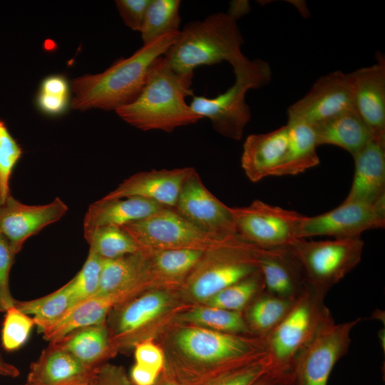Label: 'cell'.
<instances>
[{"mask_svg": "<svg viewBox=\"0 0 385 385\" xmlns=\"http://www.w3.org/2000/svg\"><path fill=\"white\" fill-rule=\"evenodd\" d=\"M237 236L262 249L286 248L299 238L305 217L296 211L256 200L250 205L232 207Z\"/></svg>", "mask_w": 385, "mask_h": 385, "instance_id": "obj_9", "label": "cell"}, {"mask_svg": "<svg viewBox=\"0 0 385 385\" xmlns=\"http://www.w3.org/2000/svg\"><path fill=\"white\" fill-rule=\"evenodd\" d=\"M318 146L339 147L351 155L364 148L374 135L357 111L353 108L312 125Z\"/></svg>", "mask_w": 385, "mask_h": 385, "instance_id": "obj_24", "label": "cell"}, {"mask_svg": "<svg viewBox=\"0 0 385 385\" xmlns=\"http://www.w3.org/2000/svg\"><path fill=\"white\" fill-rule=\"evenodd\" d=\"M100 257L88 251L80 271L68 282L75 306L94 296L98 292L102 267Z\"/></svg>", "mask_w": 385, "mask_h": 385, "instance_id": "obj_36", "label": "cell"}, {"mask_svg": "<svg viewBox=\"0 0 385 385\" xmlns=\"http://www.w3.org/2000/svg\"><path fill=\"white\" fill-rule=\"evenodd\" d=\"M249 9V4L247 1H235L230 4V8L227 13L237 20L238 18L247 13Z\"/></svg>", "mask_w": 385, "mask_h": 385, "instance_id": "obj_45", "label": "cell"}, {"mask_svg": "<svg viewBox=\"0 0 385 385\" xmlns=\"http://www.w3.org/2000/svg\"><path fill=\"white\" fill-rule=\"evenodd\" d=\"M192 77L193 73L174 71L163 56L150 68L138 96L115 113L125 122L142 130L170 133L176 128L195 123L202 118L185 102L187 96L193 95Z\"/></svg>", "mask_w": 385, "mask_h": 385, "instance_id": "obj_2", "label": "cell"}, {"mask_svg": "<svg viewBox=\"0 0 385 385\" xmlns=\"http://www.w3.org/2000/svg\"><path fill=\"white\" fill-rule=\"evenodd\" d=\"M250 385H294L292 369L281 371L270 368Z\"/></svg>", "mask_w": 385, "mask_h": 385, "instance_id": "obj_43", "label": "cell"}, {"mask_svg": "<svg viewBox=\"0 0 385 385\" xmlns=\"http://www.w3.org/2000/svg\"><path fill=\"white\" fill-rule=\"evenodd\" d=\"M75 357L90 369H95L115 351L106 323L81 327L49 342Z\"/></svg>", "mask_w": 385, "mask_h": 385, "instance_id": "obj_25", "label": "cell"}, {"mask_svg": "<svg viewBox=\"0 0 385 385\" xmlns=\"http://www.w3.org/2000/svg\"><path fill=\"white\" fill-rule=\"evenodd\" d=\"M360 321L324 324L293 361L294 385H327L334 366L348 352L351 329Z\"/></svg>", "mask_w": 385, "mask_h": 385, "instance_id": "obj_10", "label": "cell"}, {"mask_svg": "<svg viewBox=\"0 0 385 385\" xmlns=\"http://www.w3.org/2000/svg\"><path fill=\"white\" fill-rule=\"evenodd\" d=\"M180 31L144 44L128 58L116 61L104 71L75 78L71 82V108L116 111L140 94L155 62L174 43Z\"/></svg>", "mask_w": 385, "mask_h": 385, "instance_id": "obj_1", "label": "cell"}, {"mask_svg": "<svg viewBox=\"0 0 385 385\" xmlns=\"http://www.w3.org/2000/svg\"><path fill=\"white\" fill-rule=\"evenodd\" d=\"M135 364L159 374L165 369V356L163 351L151 342H140L135 344Z\"/></svg>", "mask_w": 385, "mask_h": 385, "instance_id": "obj_41", "label": "cell"}, {"mask_svg": "<svg viewBox=\"0 0 385 385\" xmlns=\"http://www.w3.org/2000/svg\"><path fill=\"white\" fill-rule=\"evenodd\" d=\"M287 124L265 133L251 134L243 144L241 166L253 183L272 176L285 153L288 143Z\"/></svg>", "mask_w": 385, "mask_h": 385, "instance_id": "obj_20", "label": "cell"}, {"mask_svg": "<svg viewBox=\"0 0 385 385\" xmlns=\"http://www.w3.org/2000/svg\"><path fill=\"white\" fill-rule=\"evenodd\" d=\"M177 319L220 332L254 336L242 313L215 307H197L181 314Z\"/></svg>", "mask_w": 385, "mask_h": 385, "instance_id": "obj_29", "label": "cell"}, {"mask_svg": "<svg viewBox=\"0 0 385 385\" xmlns=\"http://www.w3.org/2000/svg\"><path fill=\"white\" fill-rule=\"evenodd\" d=\"M154 385H183L173 377L168 371L161 373Z\"/></svg>", "mask_w": 385, "mask_h": 385, "instance_id": "obj_47", "label": "cell"}, {"mask_svg": "<svg viewBox=\"0 0 385 385\" xmlns=\"http://www.w3.org/2000/svg\"><path fill=\"white\" fill-rule=\"evenodd\" d=\"M160 374L135 363L129 378L133 385H154Z\"/></svg>", "mask_w": 385, "mask_h": 385, "instance_id": "obj_44", "label": "cell"}, {"mask_svg": "<svg viewBox=\"0 0 385 385\" xmlns=\"http://www.w3.org/2000/svg\"><path fill=\"white\" fill-rule=\"evenodd\" d=\"M361 237L308 241L299 239L288 247L299 262L308 285L326 296L360 262Z\"/></svg>", "mask_w": 385, "mask_h": 385, "instance_id": "obj_7", "label": "cell"}, {"mask_svg": "<svg viewBox=\"0 0 385 385\" xmlns=\"http://www.w3.org/2000/svg\"><path fill=\"white\" fill-rule=\"evenodd\" d=\"M324 298L308 285L282 322L265 337L271 369H292L302 349L324 324L333 320Z\"/></svg>", "mask_w": 385, "mask_h": 385, "instance_id": "obj_6", "label": "cell"}, {"mask_svg": "<svg viewBox=\"0 0 385 385\" xmlns=\"http://www.w3.org/2000/svg\"><path fill=\"white\" fill-rule=\"evenodd\" d=\"M352 157L354 176L344 201L374 204L385 197V137H374Z\"/></svg>", "mask_w": 385, "mask_h": 385, "instance_id": "obj_18", "label": "cell"}, {"mask_svg": "<svg viewBox=\"0 0 385 385\" xmlns=\"http://www.w3.org/2000/svg\"><path fill=\"white\" fill-rule=\"evenodd\" d=\"M287 124L289 135L286 151L272 176L296 175L320 163L312 126L302 123Z\"/></svg>", "mask_w": 385, "mask_h": 385, "instance_id": "obj_26", "label": "cell"}, {"mask_svg": "<svg viewBox=\"0 0 385 385\" xmlns=\"http://www.w3.org/2000/svg\"><path fill=\"white\" fill-rule=\"evenodd\" d=\"M233 71L235 81L225 92L212 98L193 96L189 106L202 118H208L220 134L240 140L251 119L246 94L250 89L268 84L272 72L269 63L261 59H249L245 66Z\"/></svg>", "mask_w": 385, "mask_h": 385, "instance_id": "obj_4", "label": "cell"}, {"mask_svg": "<svg viewBox=\"0 0 385 385\" xmlns=\"http://www.w3.org/2000/svg\"><path fill=\"white\" fill-rule=\"evenodd\" d=\"M204 252L203 250L195 249H173L145 252L151 282L182 280L192 271Z\"/></svg>", "mask_w": 385, "mask_h": 385, "instance_id": "obj_27", "label": "cell"}, {"mask_svg": "<svg viewBox=\"0 0 385 385\" xmlns=\"http://www.w3.org/2000/svg\"><path fill=\"white\" fill-rule=\"evenodd\" d=\"M355 110L374 137H385V58L378 53L376 62L348 73Z\"/></svg>", "mask_w": 385, "mask_h": 385, "instance_id": "obj_16", "label": "cell"}, {"mask_svg": "<svg viewBox=\"0 0 385 385\" xmlns=\"http://www.w3.org/2000/svg\"><path fill=\"white\" fill-rule=\"evenodd\" d=\"M296 300L283 299L264 290L242 312L251 333L265 339L284 318Z\"/></svg>", "mask_w": 385, "mask_h": 385, "instance_id": "obj_28", "label": "cell"}, {"mask_svg": "<svg viewBox=\"0 0 385 385\" xmlns=\"http://www.w3.org/2000/svg\"><path fill=\"white\" fill-rule=\"evenodd\" d=\"M75 306L68 282L54 292L40 298L17 300L15 307L32 315L35 324L55 321Z\"/></svg>", "mask_w": 385, "mask_h": 385, "instance_id": "obj_32", "label": "cell"}, {"mask_svg": "<svg viewBox=\"0 0 385 385\" xmlns=\"http://www.w3.org/2000/svg\"><path fill=\"white\" fill-rule=\"evenodd\" d=\"M265 284L260 270L225 288L205 302L206 305L242 314L263 291Z\"/></svg>", "mask_w": 385, "mask_h": 385, "instance_id": "obj_34", "label": "cell"}, {"mask_svg": "<svg viewBox=\"0 0 385 385\" xmlns=\"http://www.w3.org/2000/svg\"><path fill=\"white\" fill-rule=\"evenodd\" d=\"M265 249L238 237L205 251L188 280L191 296L205 302L225 288L259 270V259Z\"/></svg>", "mask_w": 385, "mask_h": 385, "instance_id": "obj_5", "label": "cell"}, {"mask_svg": "<svg viewBox=\"0 0 385 385\" xmlns=\"http://www.w3.org/2000/svg\"><path fill=\"white\" fill-rule=\"evenodd\" d=\"M150 0H117L115 5L124 24L140 31Z\"/></svg>", "mask_w": 385, "mask_h": 385, "instance_id": "obj_40", "label": "cell"}, {"mask_svg": "<svg viewBox=\"0 0 385 385\" xmlns=\"http://www.w3.org/2000/svg\"><path fill=\"white\" fill-rule=\"evenodd\" d=\"M71 83L61 73L51 74L41 81L35 97L39 112L49 117L63 115L71 107Z\"/></svg>", "mask_w": 385, "mask_h": 385, "instance_id": "obj_33", "label": "cell"}, {"mask_svg": "<svg viewBox=\"0 0 385 385\" xmlns=\"http://www.w3.org/2000/svg\"><path fill=\"white\" fill-rule=\"evenodd\" d=\"M83 235L89 251L103 260L140 252L135 241L122 227H100L83 232Z\"/></svg>", "mask_w": 385, "mask_h": 385, "instance_id": "obj_30", "label": "cell"}, {"mask_svg": "<svg viewBox=\"0 0 385 385\" xmlns=\"http://www.w3.org/2000/svg\"><path fill=\"white\" fill-rule=\"evenodd\" d=\"M385 225V197L374 204L343 201L327 212L304 217L299 238L331 236L334 239L361 237L366 230Z\"/></svg>", "mask_w": 385, "mask_h": 385, "instance_id": "obj_11", "label": "cell"}, {"mask_svg": "<svg viewBox=\"0 0 385 385\" xmlns=\"http://www.w3.org/2000/svg\"><path fill=\"white\" fill-rule=\"evenodd\" d=\"M25 385H28V384H25Z\"/></svg>", "mask_w": 385, "mask_h": 385, "instance_id": "obj_49", "label": "cell"}, {"mask_svg": "<svg viewBox=\"0 0 385 385\" xmlns=\"http://www.w3.org/2000/svg\"><path fill=\"white\" fill-rule=\"evenodd\" d=\"M194 170L193 168L185 167L140 172L124 180L103 197H138L175 208L184 183Z\"/></svg>", "mask_w": 385, "mask_h": 385, "instance_id": "obj_17", "label": "cell"}, {"mask_svg": "<svg viewBox=\"0 0 385 385\" xmlns=\"http://www.w3.org/2000/svg\"><path fill=\"white\" fill-rule=\"evenodd\" d=\"M91 385H133V384L122 366L104 363L93 370Z\"/></svg>", "mask_w": 385, "mask_h": 385, "instance_id": "obj_42", "label": "cell"}, {"mask_svg": "<svg viewBox=\"0 0 385 385\" xmlns=\"http://www.w3.org/2000/svg\"><path fill=\"white\" fill-rule=\"evenodd\" d=\"M92 376V375H91ZM75 385H91V377L89 380Z\"/></svg>", "mask_w": 385, "mask_h": 385, "instance_id": "obj_48", "label": "cell"}, {"mask_svg": "<svg viewBox=\"0 0 385 385\" xmlns=\"http://www.w3.org/2000/svg\"><path fill=\"white\" fill-rule=\"evenodd\" d=\"M23 153L22 147L0 118V205L11 195V177Z\"/></svg>", "mask_w": 385, "mask_h": 385, "instance_id": "obj_35", "label": "cell"}, {"mask_svg": "<svg viewBox=\"0 0 385 385\" xmlns=\"http://www.w3.org/2000/svg\"><path fill=\"white\" fill-rule=\"evenodd\" d=\"M20 374L18 368L6 362L0 355V375L3 376L15 378Z\"/></svg>", "mask_w": 385, "mask_h": 385, "instance_id": "obj_46", "label": "cell"}, {"mask_svg": "<svg viewBox=\"0 0 385 385\" xmlns=\"http://www.w3.org/2000/svg\"><path fill=\"white\" fill-rule=\"evenodd\" d=\"M122 228L133 238L140 251L145 252L173 249L207 251L234 237L212 236L170 207H164Z\"/></svg>", "mask_w": 385, "mask_h": 385, "instance_id": "obj_8", "label": "cell"}, {"mask_svg": "<svg viewBox=\"0 0 385 385\" xmlns=\"http://www.w3.org/2000/svg\"><path fill=\"white\" fill-rule=\"evenodd\" d=\"M150 284L147 255L140 251L115 259H103L99 287L95 295L137 294Z\"/></svg>", "mask_w": 385, "mask_h": 385, "instance_id": "obj_22", "label": "cell"}, {"mask_svg": "<svg viewBox=\"0 0 385 385\" xmlns=\"http://www.w3.org/2000/svg\"><path fill=\"white\" fill-rule=\"evenodd\" d=\"M271 367L267 351L258 358L230 369L206 385H250Z\"/></svg>", "mask_w": 385, "mask_h": 385, "instance_id": "obj_38", "label": "cell"}, {"mask_svg": "<svg viewBox=\"0 0 385 385\" xmlns=\"http://www.w3.org/2000/svg\"><path fill=\"white\" fill-rule=\"evenodd\" d=\"M164 207H166L138 197H103L89 205L83 218V232L106 226L122 227Z\"/></svg>", "mask_w": 385, "mask_h": 385, "instance_id": "obj_23", "label": "cell"}, {"mask_svg": "<svg viewBox=\"0 0 385 385\" xmlns=\"http://www.w3.org/2000/svg\"><path fill=\"white\" fill-rule=\"evenodd\" d=\"M68 210L67 205L59 197L45 205H29L11 194L0 205V235L16 255L30 237L58 221Z\"/></svg>", "mask_w": 385, "mask_h": 385, "instance_id": "obj_14", "label": "cell"}, {"mask_svg": "<svg viewBox=\"0 0 385 385\" xmlns=\"http://www.w3.org/2000/svg\"><path fill=\"white\" fill-rule=\"evenodd\" d=\"M16 254L6 239L0 235V312L14 307L16 299L11 293L9 274Z\"/></svg>", "mask_w": 385, "mask_h": 385, "instance_id": "obj_39", "label": "cell"}, {"mask_svg": "<svg viewBox=\"0 0 385 385\" xmlns=\"http://www.w3.org/2000/svg\"><path fill=\"white\" fill-rule=\"evenodd\" d=\"M180 5L179 0H150L140 31L143 45L168 33L179 31Z\"/></svg>", "mask_w": 385, "mask_h": 385, "instance_id": "obj_31", "label": "cell"}, {"mask_svg": "<svg viewBox=\"0 0 385 385\" xmlns=\"http://www.w3.org/2000/svg\"><path fill=\"white\" fill-rule=\"evenodd\" d=\"M95 369L84 366L68 352L50 344L31 364L28 385H75L89 380Z\"/></svg>", "mask_w": 385, "mask_h": 385, "instance_id": "obj_21", "label": "cell"}, {"mask_svg": "<svg viewBox=\"0 0 385 385\" xmlns=\"http://www.w3.org/2000/svg\"><path fill=\"white\" fill-rule=\"evenodd\" d=\"M259 270L265 290L279 297L294 301L308 287L299 262L288 247L265 249Z\"/></svg>", "mask_w": 385, "mask_h": 385, "instance_id": "obj_19", "label": "cell"}, {"mask_svg": "<svg viewBox=\"0 0 385 385\" xmlns=\"http://www.w3.org/2000/svg\"><path fill=\"white\" fill-rule=\"evenodd\" d=\"M174 209L212 236L218 238L237 237L232 207L207 189L195 170L184 183Z\"/></svg>", "mask_w": 385, "mask_h": 385, "instance_id": "obj_13", "label": "cell"}, {"mask_svg": "<svg viewBox=\"0 0 385 385\" xmlns=\"http://www.w3.org/2000/svg\"><path fill=\"white\" fill-rule=\"evenodd\" d=\"M1 329V343L8 351H15L28 340L35 324L33 317L12 307L5 312Z\"/></svg>", "mask_w": 385, "mask_h": 385, "instance_id": "obj_37", "label": "cell"}, {"mask_svg": "<svg viewBox=\"0 0 385 385\" xmlns=\"http://www.w3.org/2000/svg\"><path fill=\"white\" fill-rule=\"evenodd\" d=\"M243 43L237 20L228 13L219 12L186 24L163 56L180 74L193 73L198 66L222 61L230 63L235 71L249 60L242 52Z\"/></svg>", "mask_w": 385, "mask_h": 385, "instance_id": "obj_3", "label": "cell"}, {"mask_svg": "<svg viewBox=\"0 0 385 385\" xmlns=\"http://www.w3.org/2000/svg\"><path fill=\"white\" fill-rule=\"evenodd\" d=\"M353 108L349 73L335 71L319 78L302 98L288 107L287 123L313 125Z\"/></svg>", "mask_w": 385, "mask_h": 385, "instance_id": "obj_12", "label": "cell"}, {"mask_svg": "<svg viewBox=\"0 0 385 385\" xmlns=\"http://www.w3.org/2000/svg\"><path fill=\"white\" fill-rule=\"evenodd\" d=\"M171 299L161 290L148 292L116 306L109 326L110 341L114 350L135 344V340L148 324L165 313Z\"/></svg>", "mask_w": 385, "mask_h": 385, "instance_id": "obj_15", "label": "cell"}]
</instances>
